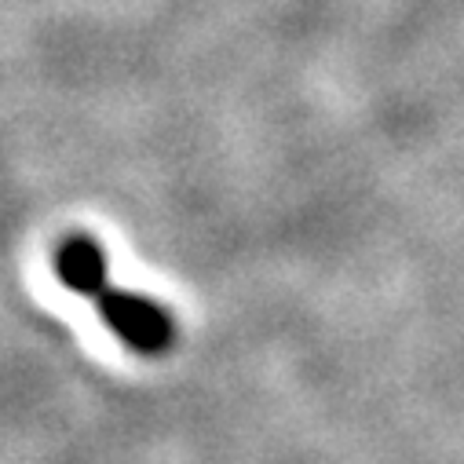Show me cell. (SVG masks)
Returning <instances> with one entry per match:
<instances>
[{"mask_svg": "<svg viewBox=\"0 0 464 464\" xmlns=\"http://www.w3.org/2000/svg\"><path fill=\"white\" fill-rule=\"evenodd\" d=\"M95 311L102 318V325L118 336L129 352L136 355H165L176 343V318L169 314V307L154 296L132 293V289H102L92 296Z\"/></svg>", "mask_w": 464, "mask_h": 464, "instance_id": "cell-1", "label": "cell"}, {"mask_svg": "<svg viewBox=\"0 0 464 464\" xmlns=\"http://www.w3.org/2000/svg\"><path fill=\"white\" fill-rule=\"evenodd\" d=\"M52 275L55 282L73 293V296H95L106 289V249L95 235H84V230H73V235H63L52 249Z\"/></svg>", "mask_w": 464, "mask_h": 464, "instance_id": "cell-2", "label": "cell"}]
</instances>
